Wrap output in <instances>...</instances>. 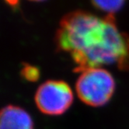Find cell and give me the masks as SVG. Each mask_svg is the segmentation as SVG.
<instances>
[{
    "label": "cell",
    "instance_id": "obj_1",
    "mask_svg": "<svg viewBox=\"0 0 129 129\" xmlns=\"http://www.w3.org/2000/svg\"><path fill=\"white\" fill-rule=\"evenodd\" d=\"M55 44L58 51L70 56L76 72L104 66L129 70V34L118 29L113 14L100 17L76 10L64 15Z\"/></svg>",
    "mask_w": 129,
    "mask_h": 129
},
{
    "label": "cell",
    "instance_id": "obj_2",
    "mask_svg": "<svg viewBox=\"0 0 129 129\" xmlns=\"http://www.w3.org/2000/svg\"><path fill=\"white\" fill-rule=\"evenodd\" d=\"M76 90L82 102L90 107H101L109 102L114 93L115 80L104 68H90L80 72Z\"/></svg>",
    "mask_w": 129,
    "mask_h": 129
},
{
    "label": "cell",
    "instance_id": "obj_3",
    "mask_svg": "<svg viewBox=\"0 0 129 129\" xmlns=\"http://www.w3.org/2000/svg\"><path fill=\"white\" fill-rule=\"evenodd\" d=\"M34 101L41 113L51 116L61 115L71 107L73 93L64 81L48 80L37 89Z\"/></svg>",
    "mask_w": 129,
    "mask_h": 129
},
{
    "label": "cell",
    "instance_id": "obj_4",
    "mask_svg": "<svg viewBox=\"0 0 129 129\" xmlns=\"http://www.w3.org/2000/svg\"><path fill=\"white\" fill-rule=\"evenodd\" d=\"M0 129H34V122L22 107L8 105L1 110Z\"/></svg>",
    "mask_w": 129,
    "mask_h": 129
},
{
    "label": "cell",
    "instance_id": "obj_5",
    "mask_svg": "<svg viewBox=\"0 0 129 129\" xmlns=\"http://www.w3.org/2000/svg\"><path fill=\"white\" fill-rule=\"evenodd\" d=\"M93 4L100 10L113 14L124 4V0H91Z\"/></svg>",
    "mask_w": 129,
    "mask_h": 129
},
{
    "label": "cell",
    "instance_id": "obj_6",
    "mask_svg": "<svg viewBox=\"0 0 129 129\" xmlns=\"http://www.w3.org/2000/svg\"><path fill=\"white\" fill-rule=\"evenodd\" d=\"M21 75L27 81L36 82L40 78V70L34 66L26 64L21 70Z\"/></svg>",
    "mask_w": 129,
    "mask_h": 129
},
{
    "label": "cell",
    "instance_id": "obj_7",
    "mask_svg": "<svg viewBox=\"0 0 129 129\" xmlns=\"http://www.w3.org/2000/svg\"><path fill=\"white\" fill-rule=\"evenodd\" d=\"M6 2L12 6H16L18 3V0H6Z\"/></svg>",
    "mask_w": 129,
    "mask_h": 129
},
{
    "label": "cell",
    "instance_id": "obj_8",
    "mask_svg": "<svg viewBox=\"0 0 129 129\" xmlns=\"http://www.w3.org/2000/svg\"><path fill=\"white\" fill-rule=\"evenodd\" d=\"M32 1H42V0H32Z\"/></svg>",
    "mask_w": 129,
    "mask_h": 129
}]
</instances>
